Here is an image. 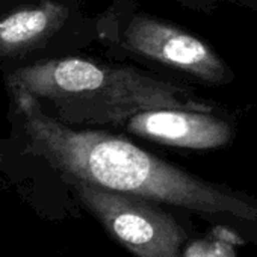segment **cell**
Wrapping results in <instances>:
<instances>
[{"label":"cell","instance_id":"52a82bcc","mask_svg":"<svg viewBox=\"0 0 257 257\" xmlns=\"http://www.w3.org/2000/svg\"><path fill=\"white\" fill-rule=\"evenodd\" d=\"M176 2L188 10H192L206 16H210L212 13H215L218 8L224 5H233V7H239V8H245V10L257 13V0H176Z\"/></svg>","mask_w":257,"mask_h":257},{"label":"cell","instance_id":"277c9868","mask_svg":"<svg viewBox=\"0 0 257 257\" xmlns=\"http://www.w3.org/2000/svg\"><path fill=\"white\" fill-rule=\"evenodd\" d=\"M77 201L135 257H185L194 239L189 213L85 182H65Z\"/></svg>","mask_w":257,"mask_h":257},{"label":"cell","instance_id":"6da1fadb","mask_svg":"<svg viewBox=\"0 0 257 257\" xmlns=\"http://www.w3.org/2000/svg\"><path fill=\"white\" fill-rule=\"evenodd\" d=\"M35 153L64 179L152 200L207 221L239 243L257 245V198L204 180L128 138L104 128H76L46 113L40 100L10 85Z\"/></svg>","mask_w":257,"mask_h":257},{"label":"cell","instance_id":"8992f818","mask_svg":"<svg viewBox=\"0 0 257 257\" xmlns=\"http://www.w3.org/2000/svg\"><path fill=\"white\" fill-rule=\"evenodd\" d=\"M70 19L71 10L53 0L7 16L0 20V58H14L44 44L62 31Z\"/></svg>","mask_w":257,"mask_h":257},{"label":"cell","instance_id":"ba28073f","mask_svg":"<svg viewBox=\"0 0 257 257\" xmlns=\"http://www.w3.org/2000/svg\"><path fill=\"white\" fill-rule=\"evenodd\" d=\"M185 257H234L233 246L222 248L221 243H207L204 239H192Z\"/></svg>","mask_w":257,"mask_h":257},{"label":"cell","instance_id":"5b68a950","mask_svg":"<svg viewBox=\"0 0 257 257\" xmlns=\"http://www.w3.org/2000/svg\"><path fill=\"white\" fill-rule=\"evenodd\" d=\"M119 131L161 146L183 150H218L236 138V119L221 109L162 107L135 113Z\"/></svg>","mask_w":257,"mask_h":257},{"label":"cell","instance_id":"7a4b0ae2","mask_svg":"<svg viewBox=\"0 0 257 257\" xmlns=\"http://www.w3.org/2000/svg\"><path fill=\"white\" fill-rule=\"evenodd\" d=\"M10 85L50 103L56 110L55 118L71 127L119 128L138 112L162 107L221 109L186 82L79 56L19 68L10 76Z\"/></svg>","mask_w":257,"mask_h":257},{"label":"cell","instance_id":"3957f363","mask_svg":"<svg viewBox=\"0 0 257 257\" xmlns=\"http://www.w3.org/2000/svg\"><path fill=\"white\" fill-rule=\"evenodd\" d=\"M97 41L116 61H135L195 83L225 86L233 68L204 40L140 8L137 0H112L95 17ZM159 74V73H158Z\"/></svg>","mask_w":257,"mask_h":257}]
</instances>
